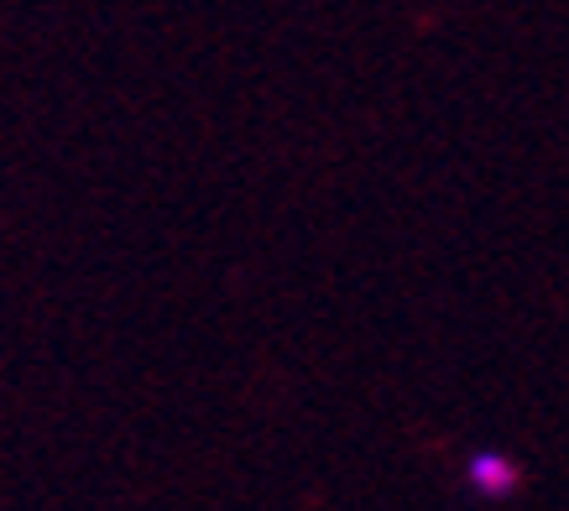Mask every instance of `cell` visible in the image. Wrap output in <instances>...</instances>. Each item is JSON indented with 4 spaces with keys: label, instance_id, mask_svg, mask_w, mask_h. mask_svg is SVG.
<instances>
[{
    "label": "cell",
    "instance_id": "cell-1",
    "mask_svg": "<svg viewBox=\"0 0 569 511\" xmlns=\"http://www.w3.org/2000/svg\"><path fill=\"white\" fill-rule=\"evenodd\" d=\"M460 480L481 501H512L522 491V464L507 449H470L466 464H460Z\"/></svg>",
    "mask_w": 569,
    "mask_h": 511
}]
</instances>
